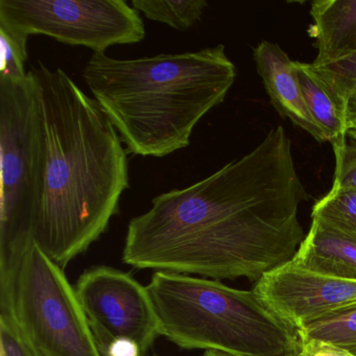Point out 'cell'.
<instances>
[{"instance_id":"cell-20","label":"cell","mask_w":356,"mask_h":356,"mask_svg":"<svg viewBox=\"0 0 356 356\" xmlns=\"http://www.w3.org/2000/svg\"><path fill=\"white\" fill-rule=\"evenodd\" d=\"M300 356H355L343 348L321 341H302Z\"/></svg>"},{"instance_id":"cell-3","label":"cell","mask_w":356,"mask_h":356,"mask_svg":"<svg viewBox=\"0 0 356 356\" xmlns=\"http://www.w3.org/2000/svg\"><path fill=\"white\" fill-rule=\"evenodd\" d=\"M83 79L127 152L162 158L188 147L197 122L224 102L236 67L224 45L133 60L101 53Z\"/></svg>"},{"instance_id":"cell-1","label":"cell","mask_w":356,"mask_h":356,"mask_svg":"<svg viewBox=\"0 0 356 356\" xmlns=\"http://www.w3.org/2000/svg\"><path fill=\"white\" fill-rule=\"evenodd\" d=\"M308 199L284 128L247 155L183 189L161 193L129 222L122 261L137 270L260 280L291 261L305 238Z\"/></svg>"},{"instance_id":"cell-23","label":"cell","mask_w":356,"mask_h":356,"mask_svg":"<svg viewBox=\"0 0 356 356\" xmlns=\"http://www.w3.org/2000/svg\"><path fill=\"white\" fill-rule=\"evenodd\" d=\"M202 356H235L233 354L227 353V352L220 351V350H206Z\"/></svg>"},{"instance_id":"cell-24","label":"cell","mask_w":356,"mask_h":356,"mask_svg":"<svg viewBox=\"0 0 356 356\" xmlns=\"http://www.w3.org/2000/svg\"><path fill=\"white\" fill-rule=\"evenodd\" d=\"M284 356H300V353L299 354H291V355H284Z\"/></svg>"},{"instance_id":"cell-9","label":"cell","mask_w":356,"mask_h":356,"mask_svg":"<svg viewBox=\"0 0 356 356\" xmlns=\"http://www.w3.org/2000/svg\"><path fill=\"white\" fill-rule=\"evenodd\" d=\"M253 289L298 330L323 316L356 305L355 280L318 274L291 260L262 276Z\"/></svg>"},{"instance_id":"cell-14","label":"cell","mask_w":356,"mask_h":356,"mask_svg":"<svg viewBox=\"0 0 356 356\" xmlns=\"http://www.w3.org/2000/svg\"><path fill=\"white\" fill-rule=\"evenodd\" d=\"M131 5L147 19L180 32L195 26L208 7L206 0H132Z\"/></svg>"},{"instance_id":"cell-13","label":"cell","mask_w":356,"mask_h":356,"mask_svg":"<svg viewBox=\"0 0 356 356\" xmlns=\"http://www.w3.org/2000/svg\"><path fill=\"white\" fill-rule=\"evenodd\" d=\"M295 67L308 111L324 132L327 141L332 145L347 139L349 124L345 111L312 64L295 61Z\"/></svg>"},{"instance_id":"cell-12","label":"cell","mask_w":356,"mask_h":356,"mask_svg":"<svg viewBox=\"0 0 356 356\" xmlns=\"http://www.w3.org/2000/svg\"><path fill=\"white\" fill-rule=\"evenodd\" d=\"M314 24L308 34L316 39L314 64L335 61L356 51V0H318L310 9Z\"/></svg>"},{"instance_id":"cell-11","label":"cell","mask_w":356,"mask_h":356,"mask_svg":"<svg viewBox=\"0 0 356 356\" xmlns=\"http://www.w3.org/2000/svg\"><path fill=\"white\" fill-rule=\"evenodd\" d=\"M291 261L318 274L356 281V239L312 218L309 231Z\"/></svg>"},{"instance_id":"cell-22","label":"cell","mask_w":356,"mask_h":356,"mask_svg":"<svg viewBox=\"0 0 356 356\" xmlns=\"http://www.w3.org/2000/svg\"><path fill=\"white\" fill-rule=\"evenodd\" d=\"M349 130H356V89L352 91L343 104Z\"/></svg>"},{"instance_id":"cell-4","label":"cell","mask_w":356,"mask_h":356,"mask_svg":"<svg viewBox=\"0 0 356 356\" xmlns=\"http://www.w3.org/2000/svg\"><path fill=\"white\" fill-rule=\"evenodd\" d=\"M160 334L184 350H220L235 356L299 354V330L254 289L212 279L155 272L147 285Z\"/></svg>"},{"instance_id":"cell-8","label":"cell","mask_w":356,"mask_h":356,"mask_svg":"<svg viewBox=\"0 0 356 356\" xmlns=\"http://www.w3.org/2000/svg\"><path fill=\"white\" fill-rule=\"evenodd\" d=\"M74 289L102 356L122 337L136 341L145 355L161 335L149 289L128 273L93 266L79 277Z\"/></svg>"},{"instance_id":"cell-15","label":"cell","mask_w":356,"mask_h":356,"mask_svg":"<svg viewBox=\"0 0 356 356\" xmlns=\"http://www.w3.org/2000/svg\"><path fill=\"white\" fill-rule=\"evenodd\" d=\"M302 341H321L356 356V305L332 312L299 329Z\"/></svg>"},{"instance_id":"cell-16","label":"cell","mask_w":356,"mask_h":356,"mask_svg":"<svg viewBox=\"0 0 356 356\" xmlns=\"http://www.w3.org/2000/svg\"><path fill=\"white\" fill-rule=\"evenodd\" d=\"M312 218L356 239V189L331 188L314 204Z\"/></svg>"},{"instance_id":"cell-18","label":"cell","mask_w":356,"mask_h":356,"mask_svg":"<svg viewBox=\"0 0 356 356\" xmlns=\"http://www.w3.org/2000/svg\"><path fill=\"white\" fill-rule=\"evenodd\" d=\"M28 39L0 26V76L20 81L28 78Z\"/></svg>"},{"instance_id":"cell-21","label":"cell","mask_w":356,"mask_h":356,"mask_svg":"<svg viewBox=\"0 0 356 356\" xmlns=\"http://www.w3.org/2000/svg\"><path fill=\"white\" fill-rule=\"evenodd\" d=\"M141 348L130 339H116L110 343L105 356H143Z\"/></svg>"},{"instance_id":"cell-5","label":"cell","mask_w":356,"mask_h":356,"mask_svg":"<svg viewBox=\"0 0 356 356\" xmlns=\"http://www.w3.org/2000/svg\"><path fill=\"white\" fill-rule=\"evenodd\" d=\"M0 310L42 356H102L76 289L33 237L0 253Z\"/></svg>"},{"instance_id":"cell-17","label":"cell","mask_w":356,"mask_h":356,"mask_svg":"<svg viewBox=\"0 0 356 356\" xmlns=\"http://www.w3.org/2000/svg\"><path fill=\"white\" fill-rule=\"evenodd\" d=\"M312 64L318 76L343 107L348 95L356 89V51L335 61Z\"/></svg>"},{"instance_id":"cell-10","label":"cell","mask_w":356,"mask_h":356,"mask_svg":"<svg viewBox=\"0 0 356 356\" xmlns=\"http://www.w3.org/2000/svg\"><path fill=\"white\" fill-rule=\"evenodd\" d=\"M253 57L270 103L279 115L284 120L289 118L318 143L327 141L324 132L308 111L295 61H291L278 44L266 40L254 49Z\"/></svg>"},{"instance_id":"cell-26","label":"cell","mask_w":356,"mask_h":356,"mask_svg":"<svg viewBox=\"0 0 356 356\" xmlns=\"http://www.w3.org/2000/svg\"><path fill=\"white\" fill-rule=\"evenodd\" d=\"M143 356H145V355H143ZM154 356H157V355H154Z\"/></svg>"},{"instance_id":"cell-25","label":"cell","mask_w":356,"mask_h":356,"mask_svg":"<svg viewBox=\"0 0 356 356\" xmlns=\"http://www.w3.org/2000/svg\"><path fill=\"white\" fill-rule=\"evenodd\" d=\"M0 356H3V354L0 353Z\"/></svg>"},{"instance_id":"cell-19","label":"cell","mask_w":356,"mask_h":356,"mask_svg":"<svg viewBox=\"0 0 356 356\" xmlns=\"http://www.w3.org/2000/svg\"><path fill=\"white\" fill-rule=\"evenodd\" d=\"M0 353L3 356H42L24 337L15 318L0 310Z\"/></svg>"},{"instance_id":"cell-6","label":"cell","mask_w":356,"mask_h":356,"mask_svg":"<svg viewBox=\"0 0 356 356\" xmlns=\"http://www.w3.org/2000/svg\"><path fill=\"white\" fill-rule=\"evenodd\" d=\"M0 253L33 237L42 180L40 124L32 79L0 76Z\"/></svg>"},{"instance_id":"cell-7","label":"cell","mask_w":356,"mask_h":356,"mask_svg":"<svg viewBox=\"0 0 356 356\" xmlns=\"http://www.w3.org/2000/svg\"><path fill=\"white\" fill-rule=\"evenodd\" d=\"M0 26L28 40L43 35L95 54L145 38L140 14L124 0H0Z\"/></svg>"},{"instance_id":"cell-2","label":"cell","mask_w":356,"mask_h":356,"mask_svg":"<svg viewBox=\"0 0 356 356\" xmlns=\"http://www.w3.org/2000/svg\"><path fill=\"white\" fill-rule=\"evenodd\" d=\"M42 149L32 235L62 268L85 253L118 213L130 186L128 152L105 112L61 68L28 70Z\"/></svg>"}]
</instances>
